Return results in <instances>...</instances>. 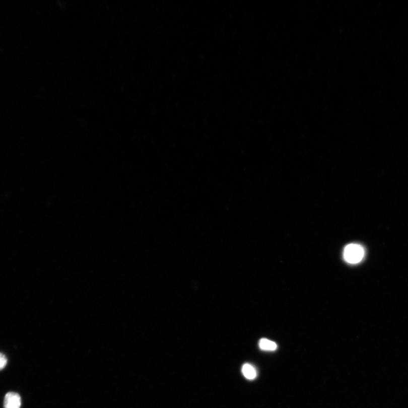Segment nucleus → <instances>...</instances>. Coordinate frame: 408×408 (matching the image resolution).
Returning a JSON list of instances; mask_svg holds the SVG:
<instances>
[{
    "label": "nucleus",
    "instance_id": "1",
    "mask_svg": "<svg viewBox=\"0 0 408 408\" xmlns=\"http://www.w3.org/2000/svg\"><path fill=\"white\" fill-rule=\"evenodd\" d=\"M343 256L344 260L349 264H357L365 256L364 248L358 244H348L345 247Z\"/></svg>",
    "mask_w": 408,
    "mask_h": 408
},
{
    "label": "nucleus",
    "instance_id": "2",
    "mask_svg": "<svg viewBox=\"0 0 408 408\" xmlns=\"http://www.w3.org/2000/svg\"><path fill=\"white\" fill-rule=\"evenodd\" d=\"M21 398L19 394L14 392H8L4 398V408H20Z\"/></svg>",
    "mask_w": 408,
    "mask_h": 408
},
{
    "label": "nucleus",
    "instance_id": "3",
    "mask_svg": "<svg viewBox=\"0 0 408 408\" xmlns=\"http://www.w3.org/2000/svg\"><path fill=\"white\" fill-rule=\"evenodd\" d=\"M242 374L248 380H253L257 377L255 367L249 364H245L242 368Z\"/></svg>",
    "mask_w": 408,
    "mask_h": 408
},
{
    "label": "nucleus",
    "instance_id": "4",
    "mask_svg": "<svg viewBox=\"0 0 408 408\" xmlns=\"http://www.w3.org/2000/svg\"><path fill=\"white\" fill-rule=\"evenodd\" d=\"M258 346L261 350L264 351L273 352L278 348V345L276 343L267 338L261 339Z\"/></svg>",
    "mask_w": 408,
    "mask_h": 408
},
{
    "label": "nucleus",
    "instance_id": "5",
    "mask_svg": "<svg viewBox=\"0 0 408 408\" xmlns=\"http://www.w3.org/2000/svg\"><path fill=\"white\" fill-rule=\"evenodd\" d=\"M8 364V359L6 355L0 353V371L3 370Z\"/></svg>",
    "mask_w": 408,
    "mask_h": 408
}]
</instances>
